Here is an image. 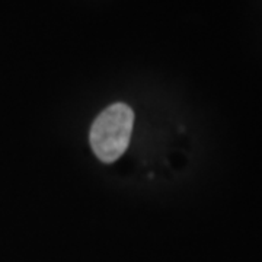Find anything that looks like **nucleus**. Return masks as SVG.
Here are the masks:
<instances>
[{
  "mask_svg": "<svg viewBox=\"0 0 262 262\" xmlns=\"http://www.w3.org/2000/svg\"><path fill=\"white\" fill-rule=\"evenodd\" d=\"M134 113L125 103H113L96 117L91 127L89 143L95 156L105 163L120 159L130 144Z\"/></svg>",
  "mask_w": 262,
  "mask_h": 262,
  "instance_id": "f257e3e1",
  "label": "nucleus"
}]
</instances>
